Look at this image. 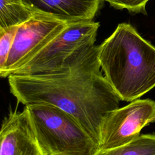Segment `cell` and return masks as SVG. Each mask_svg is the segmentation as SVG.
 Listing matches in <instances>:
<instances>
[{"instance_id": "cell-1", "label": "cell", "mask_w": 155, "mask_h": 155, "mask_svg": "<svg viewBox=\"0 0 155 155\" xmlns=\"http://www.w3.org/2000/svg\"><path fill=\"white\" fill-rule=\"evenodd\" d=\"M8 83L18 103L47 104L65 111L98 146L103 120L109 112L119 108L120 101L102 74L98 54L67 72L10 74Z\"/></svg>"}, {"instance_id": "cell-2", "label": "cell", "mask_w": 155, "mask_h": 155, "mask_svg": "<svg viewBox=\"0 0 155 155\" xmlns=\"http://www.w3.org/2000/svg\"><path fill=\"white\" fill-rule=\"evenodd\" d=\"M98 59L121 101L137 99L155 87V47L129 24H119L98 45Z\"/></svg>"}, {"instance_id": "cell-3", "label": "cell", "mask_w": 155, "mask_h": 155, "mask_svg": "<svg viewBox=\"0 0 155 155\" xmlns=\"http://www.w3.org/2000/svg\"><path fill=\"white\" fill-rule=\"evenodd\" d=\"M99 27V23L92 20L67 24L53 40L11 74H51L73 70L98 53V45L94 42Z\"/></svg>"}, {"instance_id": "cell-4", "label": "cell", "mask_w": 155, "mask_h": 155, "mask_svg": "<svg viewBox=\"0 0 155 155\" xmlns=\"http://www.w3.org/2000/svg\"><path fill=\"white\" fill-rule=\"evenodd\" d=\"M25 107L45 155H96L99 151L88 132L65 111L47 104Z\"/></svg>"}, {"instance_id": "cell-5", "label": "cell", "mask_w": 155, "mask_h": 155, "mask_svg": "<svg viewBox=\"0 0 155 155\" xmlns=\"http://www.w3.org/2000/svg\"><path fill=\"white\" fill-rule=\"evenodd\" d=\"M154 116L155 101L150 99H137L111 111L101 125L99 151L114 148L136 139Z\"/></svg>"}, {"instance_id": "cell-6", "label": "cell", "mask_w": 155, "mask_h": 155, "mask_svg": "<svg viewBox=\"0 0 155 155\" xmlns=\"http://www.w3.org/2000/svg\"><path fill=\"white\" fill-rule=\"evenodd\" d=\"M67 23L40 14L18 25L7 62L0 75L8 78L53 40Z\"/></svg>"}, {"instance_id": "cell-7", "label": "cell", "mask_w": 155, "mask_h": 155, "mask_svg": "<svg viewBox=\"0 0 155 155\" xmlns=\"http://www.w3.org/2000/svg\"><path fill=\"white\" fill-rule=\"evenodd\" d=\"M0 155H45L38 140L28 111L10 110L0 131Z\"/></svg>"}, {"instance_id": "cell-8", "label": "cell", "mask_w": 155, "mask_h": 155, "mask_svg": "<svg viewBox=\"0 0 155 155\" xmlns=\"http://www.w3.org/2000/svg\"><path fill=\"white\" fill-rule=\"evenodd\" d=\"M35 14L45 15L67 24L91 21L102 0H22Z\"/></svg>"}, {"instance_id": "cell-9", "label": "cell", "mask_w": 155, "mask_h": 155, "mask_svg": "<svg viewBox=\"0 0 155 155\" xmlns=\"http://www.w3.org/2000/svg\"><path fill=\"white\" fill-rule=\"evenodd\" d=\"M22 0H0V28L18 26L32 18Z\"/></svg>"}, {"instance_id": "cell-10", "label": "cell", "mask_w": 155, "mask_h": 155, "mask_svg": "<svg viewBox=\"0 0 155 155\" xmlns=\"http://www.w3.org/2000/svg\"><path fill=\"white\" fill-rule=\"evenodd\" d=\"M96 155H155V133L140 134L125 145L100 150Z\"/></svg>"}, {"instance_id": "cell-11", "label": "cell", "mask_w": 155, "mask_h": 155, "mask_svg": "<svg viewBox=\"0 0 155 155\" xmlns=\"http://www.w3.org/2000/svg\"><path fill=\"white\" fill-rule=\"evenodd\" d=\"M18 27L0 28V71L3 69L8 59Z\"/></svg>"}, {"instance_id": "cell-12", "label": "cell", "mask_w": 155, "mask_h": 155, "mask_svg": "<svg viewBox=\"0 0 155 155\" xmlns=\"http://www.w3.org/2000/svg\"><path fill=\"white\" fill-rule=\"evenodd\" d=\"M117 9H127L133 13H142L147 15L145 7L150 0H105Z\"/></svg>"}, {"instance_id": "cell-13", "label": "cell", "mask_w": 155, "mask_h": 155, "mask_svg": "<svg viewBox=\"0 0 155 155\" xmlns=\"http://www.w3.org/2000/svg\"><path fill=\"white\" fill-rule=\"evenodd\" d=\"M155 122V116L153 117V118L151 120V122Z\"/></svg>"}]
</instances>
